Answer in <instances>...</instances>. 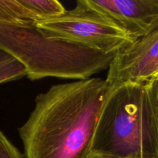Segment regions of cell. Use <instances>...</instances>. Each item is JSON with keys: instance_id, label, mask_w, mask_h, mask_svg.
I'll list each match as a JSON object with an SVG mask.
<instances>
[{"instance_id": "9", "label": "cell", "mask_w": 158, "mask_h": 158, "mask_svg": "<svg viewBox=\"0 0 158 158\" xmlns=\"http://www.w3.org/2000/svg\"><path fill=\"white\" fill-rule=\"evenodd\" d=\"M0 158H25L2 131H0Z\"/></svg>"}, {"instance_id": "5", "label": "cell", "mask_w": 158, "mask_h": 158, "mask_svg": "<svg viewBox=\"0 0 158 158\" xmlns=\"http://www.w3.org/2000/svg\"><path fill=\"white\" fill-rule=\"evenodd\" d=\"M158 79V29L117 52L105 80L113 88L127 82Z\"/></svg>"}, {"instance_id": "1", "label": "cell", "mask_w": 158, "mask_h": 158, "mask_svg": "<svg viewBox=\"0 0 158 158\" xmlns=\"http://www.w3.org/2000/svg\"><path fill=\"white\" fill-rule=\"evenodd\" d=\"M113 87L98 77L54 85L18 129L25 158H91L102 106Z\"/></svg>"}, {"instance_id": "10", "label": "cell", "mask_w": 158, "mask_h": 158, "mask_svg": "<svg viewBox=\"0 0 158 158\" xmlns=\"http://www.w3.org/2000/svg\"><path fill=\"white\" fill-rule=\"evenodd\" d=\"M91 158H101V157H92Z\"/></svg>"}, {"instance_id": "8", "label": "cell", "mask_w": 158, "mask_h": 158, "mask_svg": "<svg viewBox=\"0 0 158 158\" xmlns=\"http://www.w3.org/2000/svg\"><path fill=\"white\" fill-rule=\"evenodd\" d=\"M27 71L18 60L0 49V84L26 77Z\"/></svg>"}, {"instance_id": "11", "label": "cell", "mask_w": 158, "mask_h": 158, "mask_svg": "<svg viewBox=\"0 0 158 158\" xmlns=\"http://www.w3.org/2000/svg\"><path fill=\"white\" fill-rule=\"evenodd\" d=\"M157 80H158V79H157Z\"/></svg>"}, {"instance_id": "3", "label": "cell", "mask_w": 158, "mask_h": 158, "mask_svg": "<svg viewBox=\"0 0 158 158\" xmlns=\"http://www.w3.org/2000/svg\"><path fill=\"white\" fill-rule=\"evenodd\" d=\"M0 49L25 66L30 80H87L108 69L116 55L48 36L35 23L0 24Z\"/></svg>"}, {"instance_id": "7", "label": "cell", "mask_w": 158, "mask_h": 158, "mask_svg": "<svg viewBox=\"0 0 158 158\" xmlns=\"http://www.w3.org/2000/svg\"><path fill=\"white\" fill-rule=\"evenodd\" d=\"M66 11L57 0H0V24L37 23Z\"/></svg>"}, {"instance_id": "4", "label": "cell", "mask_w": 158, "mask_h": 158, "mask_svg": "<svg viewBox=\"0 0 158 158\" xmlns=\"http://www.w3.org/2000/svg\"><path fill=\"white\" fill-rule=\"evenodd\" d=\"M48 36L66 40L105 54H116L138 39L109 17L78 1L63 15L37 23Z\"/></svg>"}, {"instance_id": "6", "label": "cell", "mask_w": 158, "mask_h": 158, "mask_svg": "<svg viewBox=\"0 0 158 158\" xmlns=\"http://www.w3.org/2000/svg\"><path fill=\"white\" fill-rule=\"evenodd\" d=\"M139 39L158 29V0H79Z\"/></svg>"}, {"instance_id": "2", "label": "cell", "mask_w": 158, "mask_h": 158, "mask_svg": "<svg viewBox=\"0 0 158 158\" xmlns=\"http://www.w3.org/2000/svg\"><path fill=\"white\" fill-rule=\"evenodd\" d=\"M92 157L158 158L157 80L113 88L99 115Z\"/></svg>"}]
</instances>
